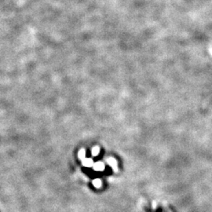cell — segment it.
I'll return each mask as SVG.
<instances>
[{"mask_svg":"<svg viewBox=\"0 0 212 212\" xmlns=\"http://www.w3.org/2000/svg\"><path fill=\"white\" fill-rule=\"evenodd\" d=\"M93 167H94V170L96 171H102L105 170V165L101 162H98V163H94Z\"/></svg>","mask_w":212,"mask_h":212,"instance_id":"obj_1","label":"cell"},{"mask_svg":"<svg viewBox=\"0 0 212 212\" xmlns=\"http://www.w3.org/2000/svg\"><path fill=\"white\" fill-rule=\"evenodd\" d=\"M107 161H108V163H109V165L113 168V170L116 171H117V162L114 158L112 157L109 158V159L107 160Z\"/></svg>","mask_w":212,"mask_h":212,"instance_id":"obj_2","label":"cell"},{"mask_svg":"<svg viewBox=\"0 0 212 212\" xmlns=\"http://www.w3.org/2000/svg\"><path fill=\"white\" fill-rule=\"evenodd\" d=\"M83 165L87 167H90L91 166H94V162H93L92 159H90V158H87V159H84L83 160Z\"/></svg>","mask_w":212,"mask_h":212,"instance_id":"obj_3","label":"cell"},{"mask_svg":"<svg viewBox=\"0 0 212 212\" xmlns=\"http://www.w3.org/2000/svg\"><path fill=\"white\" fill-rule=\"evenodd\" d=\"M93 185H94V187L100 188L102 185V182L99 178H97V179H94L93 181Z\"/></svg>","mask_w":212,"mask_h":212,"instance_id":"obj_4","label":"cell"},{"mask_svg":"<svg viewBox=\"0 0 212 212\" xmlns=\"http://www.w3.org/2000/svg\"><path fill=\"white\" fill-rule=\"evenodd\" d=\"M78 156H79V158L80 159V160H83L85 159V156H86V151H85L83 149H82L79 150Z\"/></svg>","mask_w":212,"mask_h":212,"instance_id":"obj_5","label":"cell"},{"mask_svg":"<svg viewBox=\"0 0 212 212\" xmlns=\"http://www.w3.org/2000/svg\"><path fill=\"white\" fill-rule=\"evenodd\" d=\"M100 152V149L98 148V147H94V148H93L92 151H91V153H92V155L94 156H96L98 155V153Z\"/></svg>","mask_w":212,"mask_h":212,"instance_id":"obj_6","label":"cell"}]
</instances>
